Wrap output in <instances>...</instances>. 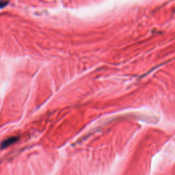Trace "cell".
<instances>
[{
  "mask_svg": "<svg viewBox=\"0 0 175 175\" xmlns=\"http://www.w3.org/2000/svg\"><path fill=\"white\" fill-rule=\"evenodd\" d=\"M19 137H17V136H13V137H10L7 138L4 141H2V143H1V148H6L8 147H9L12 144H14L17 142V141L19 140Z\"/></svg>",
  "mask_w": 175,
  "mask_h": 175,
  "instance_id": "obj_1",
  "label": "cell"
}]
</instances>
